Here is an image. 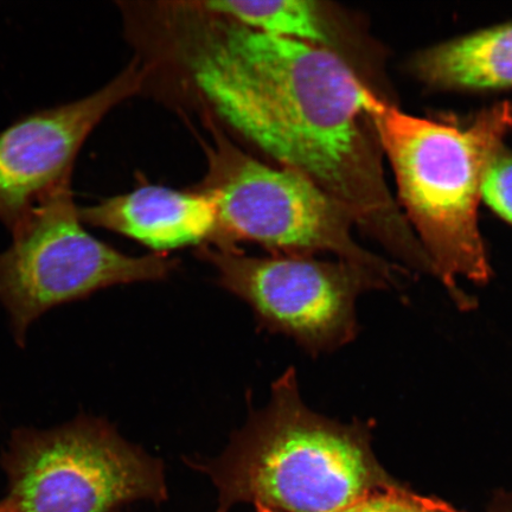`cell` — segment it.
I'll return each instance as SVG.
<instances>
[{
    "instance_id": "cell-5",
    "label": "cell",
    "mask_w": 512,
    "mask_h": 512,
    "mask_svg": "<svg viewBox=\"0 0 512 512\" xmlns=\"http://www.w3.org/2000/svg\"><path fill=\"white\" fill-rule=\"evenodd\" d=\"M9 512H115L166 496L163 464L105 419L18 428L0 458Z\"/></svg>"
},
{
    "instance_id": "cell-3",
    "label": "cell",
    "mask_w": 512,
    "mask_h": 512,
    "mask_svg": "<svg viewBox=\"0 0 512 512\" xmlns=\"http://www.w3.org/2000/svg\"><path fill=\"white\" fill-rule=\"evenodd\" d=\"M370 437L361 422L313 412L300 396L296 369H288L221 456L194 466L219 491V512L239 503L271 512H338L390 484Z\"/></svg>"
},
{
    "instance_id": "cell-2",
    "label": "cell",
    "mask_w": 512,
    "mask_h": 512,
    "mask_svg": "<svg viewBox=\"0 0 512 512\" xmlns=\"http://www.w3.org/2000/svg\"><path fill=\"white\" fill-rule=\"evenodd\" d=\"M366 111L388 160L396 202L458 304L459 280L488 283L491 266L478 222L486 170L512 131V102L483 108L470 123L448 124L403 112L375 89Z\"/></svg>"
},
{
    "instance_id": "cell-11",
    "label": "cell",
    "mask_w": 512,
    "mask_h": 512,
    "mask_svg": "<svg viewBox=\"0 0 512 512\" xmlns=\"http://www.w3.org/2000/svg\"><path fill=\"white\" fill-rule=\"evenodd\" d=\"M408 67L416 80L433 91L512 89V21L420 50Z\"/></svg>"
},
{
    "instance_id": "cell-6",
    "label": "cell",
    "mask_w": 512,
    "mask_h": 512,
    "mask_svg": "<svg viewBox=\"0 0 512 512\" xmlns=\"http://www.w3.org/2000/svg\"><path fill=\"white\" fill-rule=\"evenodd\" d=\"M72 182L61 185L10 232L0 252V304L18 345L56 306L113 286L159 281L177 270L166 254L128 255L95 238L81 220Z\"/></svg>"
},
{
    "instance_id": "cell-14",
    "label": "cell",
    "mask_w": 512,
    "mask_h": 512,
    "mask_svg": "<svg viewBox=\"0 0 512 512\" xmlns=\"http://www.w3.org/2000/svg\"><path fill=\"white\" fill-rule=\"evenodd\" d=\"M0 512H9L3 502H0Z\"/></svg>"
},
{
    "instance_id": "cell-13",
    "label": "cell",
    "mask_w": 512,
    "mask_h": 512,
    "mask_svg": "<svg viewBox=\"0 0 512 512\" xmlns=\"http://www.w3.org/2000/svg\"><path fill=\"white\" fill-rule=\"evenodd\" d=\"M482 201L512 226V150L507 145L497 151L486 170Z\"/></svg>"
},
{
    "instance_id": "cell-10",
    "label": "cell",
    "mask_w": 512,
    "mask_h": 512,
    "mask_svg": "<svg viewBox=\"0 0 512 512\" xmlns=\"http://www.w3.org/2000/svg\"><path fill=\"white\" fill-rule=\"evenodd\" d=\"M204 8L247 28L330 51L364 68L383 70V50L347 11L316 0H201Z\"/></svg>"
},
{
    "instance_id": "cell-7",
    "label": "cell",
    "mask_w": 512,
    "mask_h": 512,
    "mask_svg": "<svg viewBox=\"0 0 512 512\" xmlns=\"http://www.w3.org/2000/svg\"><path fill=\"white\" fill-rule=\"evenodd\" d=\"M197 249V255L213 266L219 285L251 306L262 328L292 338L312 356L354 341L357 298L392 283L341 260L254 256L236 246Z\"/></svg>"
},
{
    "instance_id": "cell-9",
    "label": "cell",
    "mask_w": 512,
    "mask_h": 512,
    "mask_svg": "<svg viewBox=\"0 0 512 512\" xmlns=\"http://www.w3.org/2000/svg\"><path fill=\"white\" fill-rule=\"evenodd\" d=\"M79 211L87 227L125 236L156 254L210 245L217 230L215 200L196 188L178 190L142 183Z\"/></svg>"
},
{
    "instance_id": "cell-15",
    "label": "cell",
    "mask_w": 512,
    "mask_h": 512,
    "mask_svg": "<svg viewBox=\"0 0 512 512\" xmlns=\"http://www.w3.org/2000/svg\"><path fill=\"white\" fill-rule=\"evenodd\" d=\"M259 512H271V511H268V510H265V509H261V508H258Z\"/></svg>"
},
{
    "instance_id": "cell-4",
    "label": "cell",
    "mask_w": 512,
    "mask_h": 512,
    "mask_svg": "<svg viewBox=\"0 0 512 512\" xmlns=\"http://www.w3.org/2000/svg\"><path fill=\"white\" fill-rule=\"evenodd\" d=\"M198 134L207 170L196 189L214 198L216 236L210 245L258 243L278 255H335L394 281L403 268L367 251L354 238L349 210L310 178L264 162L235 143L213 121Z\"/></svg>"
},
{
    "instance_id": "cell-8",
    "label": "cell",
    "mask_w": 512,
    "mask_h": 512,
    "mask_svg": "<svg viewBox=\"0 0 512 512\" xmlns=\"http://www.w3.org/2000/svg\"><path fill=\"white\" fill-rule=\"evenodd\" d=\"M140 81L132 59L98 91L24 115L0 131V222L9 232L51 192L72 182L83 145L115 107L139 94Z\"/></svg>"
},
{
    "instance_id": "cell-1",
    "label": "cell",
    "mask_w": 512,
    "mask_h": 512,
    "mask_svg": "<svg viewBox=\"0 0 512 512\" xmlns=\"http://www.w3.org/2000/svg\"><path fill=\"white\" fill-rule=\"evenodd\" d=\"M117 5L142 75L139 94L177 112L189 107L272 164L310 178L357 229L406 267L425 270L366 111L368 89L389 96L383 72L262 34L201 0Z\"/></svg>"
},
{
    "instance_id": "cell-12",
    "label": "cell",
    "mask_w": 512,
    "mask_h": 512,
    "mask_svg": "<svg viewBox=\"0 0 512 512\" xmlns=\"http://www.w3.org/2000/svg\"><path fill=\"white\" fill-rule=\"evenodd\" d=\"M338 512H459L439 499L422 497L394 484L381 486Z\"/></svg>"
}]
</instances>
